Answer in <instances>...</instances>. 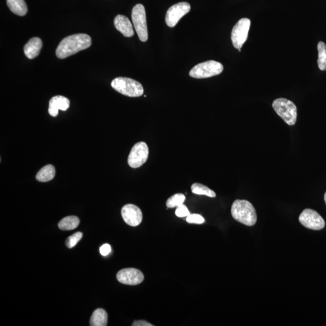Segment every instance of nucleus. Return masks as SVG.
I'll return each instance as SVG.
<instances>
[{
  "instance_id": "1",
  "label": "nucleus",
  "mask_w": 326,
  "mask_h": 326,
  "mask_svg": "<svg viewBox=\"0 0 326 326\" xmlns=\"http://www.w3.org/2000/svg\"><path fill=\"white\" fill-rule=\"evenodd\" d=\"M91 38L90 36L84 33L67 36L60 42L56 51L57 57L59 59H65L80 51L87 49L91 46Z\"/></svg>"
},
{
  "instance_id": "2",
  "label": "nucleus",
  "mask_w": 326,
  "mask_h": 326,
  "mask_svg": "<svg viewBox=\"0 0 326 326\" xmlns=\"http://www.w3.org/2000/svg\"><path fill=\"white\" fill-rule=\"evenodd\" d=\"M231 215L237 222L249 227L256 224L257 214L251 203L246 200H236L231 206Z\"/></svg>"
},
{
  "instance_id": "3",
  "label": "nucleus",
  "mask_w": 326,
  "mask_h": 326,
  "mask_svg": "<svg viewBox=\"0 0 326 326\" xmlns=\"http://www.w3.org/2000/svg\"><path fill=\"white\" fill-rule=\"evenodd\" d=\"M111 87L117 92L128 97H140L144 93V88L140 83L135 80L123 77L113 80Z\"/></svg>"
},
{
  "instance_id": "4",
  "label": "nucleus",
  "mask_w": 326,
  "mask_h": 326,
  "mask_svg": "<svg viewBox=\"0 0 326 326\" xmlns=\"http://www.w3.org/2000/svg\"><path fill=\"white\" fill-rule=\"evenodd\" d=\"M273 108L284 121L288 125L296 124L297 117V107L290 100L279 98L273 102Z\"/></svg>"
},
{
  "instance_id": "5",
  "label": "nucleus",
  "mask_w": 326,
  "mask_h": 326,
  "mask_svg": "<svg viewBox=\"0 0 326 326\" xmlns=\"http://www.w3.org/2000/svg\"><path fill=\"white\" fill-rule=\"evenodd\" d=\"M224 70L221 63L215 61H208L195 65L190 71L191 78L205 79L219 75Z\"/></svg>"
},
{
  "instance_id": "6",
  "label": "nucleus",
  "mask_w": 326,
  "mask_h": 326,
  "mask_svg": "<svg viewBox=\"0 0 326 326\" xmlns=\"http://www.w3.org/2000/svg\"><path fill=\"white\" fill-rule=\"evenodd\" d=\"M133 23L137 35L142 42L147 41L148 33L146 18V12L144 5L137 4L133 8L131 14Z\"/></svg>"
},
{
  "instance_id": "7",
  "label": "nucleus",
  "mask_w": 326,
  "mask_h": 326,
  "mask_svg": "<svg viewBox=\"0 0 326 326\" xmlns=\"http://www.w3.org/2000/svg\"><path fill=\"white\" fill-rule=\"evenodd\" d=\"M251 26V21L248 18L240 19L234 25L231 32V41L234 48L241 51V48L248 38L249 30Z\"/></svg>"
},
{
  "instance_id": "8",
  "label": "nucleus",
  "mask_w": 326,
  "mask_h": 326,
  "mask_svg": "<svg viewBox=\"0 0 326 326\" xmlns=\"http://www.w3.org/2000/svg\"><path fill=\"white\" fill-rule=\"evenodd\" d=\"M148 156L149 149L147 144L144 142L137 143L129 154L128 165L133 168L141 167L147 162Z\"/></svg>"
},
{
  "instance_id": "9",
  "label": "nucleus",
  "mask_w": 326,
  "mask_h": 326,
  "mask_svg": "<svg viewBox=\"0 0 326 326\" xmlns=\"http://www.w3.org/2000/svg\"><path fill=\"white\" fill-rule=\"evenodd\" d=\"M299 222L305 227L313 230H320L325 227V222L322 217L313 210L305 209L299 217Z\"/></svg>"
},
{
  "instance_id": "10",
  "label": "nucleus",
  "mask_w": 326,
  "mask_h": 326,
  "mask_svg": "<svg viewBox=\"0 0 326 326\" xmlns=\"http://www.w3.org/2000/svg\"><path fill=\"white\" fill-rule=\"evenodd\" d=\"M190 10L191 6L188 2H179L171 6L165 16V22L168 26L171 28L175 27L182 17L189 13Z\"/></svg>"
},
{
  "instance_id": "11",
  "label": "nucleus",
  "mask_w": 326,
  "mask_h": 326,
  "mask_svg": "<svg viewBox=\"0 0 326 326\" xmlns=\"http://www.w3.org/2000/svg\"><path fill=\"white\" fill-rule=\"evenodd\" d=\"M117 279L123 284L137 285L144 281V275L136 268H125L117 274Z\"/></svg>"
},
{
  "instance_id": "12",
  "label": "nucleus",
  "mask_w": 326,
  "mask_h": 326,
  "mask_svg": "<svg viewBox=\"0 0 326 326\" xmlns=\"http://www.w3.org/2000/svg\"><path fill=\"white\" fill-rule=\"evenodd\" d=\"M123 219L131 227H137L141 224L143 214L141 210L133 204H127L123 207L121 210Z\"/></svg>"
},
{
  "instance_id": "13",
  "label": "nucleus",
  "mask_w": 326,
  "mask_h": 326,
  "mask_svg": "<svg viewBox=\"0 0 326 326\" xmlns=\"http://www.w3.org/2000/svg\"><path fill=\"white\" fill-rule=\"evenodd\" d=\"M70 102L67 97L56 96L50 99L48 113L52 117L58 115L59 110L67 111L70 107Z\"/></svg>"
},
{
  "instance_id": "14",
  "label": "nucleus",
  "mask_w": 326,
  "mask_h": 326,
  "mask_svg": "<svg viewBox=\"0 0 326 326\" xmlns=\"http://www.w3.org/2000/svg\"><path fill=\"white\" fill-rule=\"evenodd\" d=\"M114 24L116 29L127 38H130L134 35L133 25L127 17L117 15L114 19Z\"/></svg>"
},
{
  "instance_id": "15",
  "label": "nucleus",
  "mask_w": 326,
  "mask_h": 326,
  "mask_svg": "<svg viewBox=\"0 0 326 326\" xmlns=\"http://www.w3.org/2000/svg\"><path fill=\"white\" fill-rule=\"evenodd\" d=\"M42 47L41 39L37 38H31L24 48L25 56L29 59H33L38 56Z\"/></svg>"
},
{
  "instance_id": "16",
  "label": "nucleus",
  "mask_w": 326,
  "mask_h": 326,
  "mask_svg": "<svg viewBox=\"0 0 326 326\" xmlns=\"http://www.w3.org/2000/svg\"><path fill=\"white\" fill-rule=\"evenodd\" d=\"M108 323V314L103 309H97L91 317L90 325L91 326H106Z\"/></svg>"
},
{
  "instance_id": "17",
  "label": "nucleus",
  "mask_w": 326,
  "mask_h": 326,
  "mask_svg": "<svg viewBox=\"0 0 326 326\" xmlns=\"http://www.w3.org/2000/svg\"><path fill=\"white\" fill-rule=\"evenodd\" d=\"M7 4L13 13L24 16L27 13V6L24 0H7Z\"/></svg>"
},
{
  "instance_id": "18",
  "label": "nucleus",
  "mask_w": 326,
  "mask_h": 326,
  "mask_svg": "<svg viewBox=\"0 0 326 326\" xmlns=\"http://www.w3.org/2000/svg\"><path fill=\"white\" fill-rule=\"evenodd\" d=\"M55 175V168L52 165H47L38 171L36 178L39 182H46L52 180Z\"/></svg>"
},
{
  "instance_id": "19",
  "label": "nucleus",
  "mask_w": 326,
  "mask_h": 326,
  "mask_svg": "<svg viewBox=\"0 0 326 326\" xmlns=\"http://www.w3.org/2000/svg\"><path fill=\"white\" fill-rule=\"evenodd\" d=\"M80 220L78 217L71 216L64 217L59 222L60 230L70 231L75 229L79 225Z\"/></svg>"
},
{
  "instance_id": "20",
  "label": "nucleus",
  "mask_w": 326,
  "mask_h": 326,
  "mask_svg": "<svg viewBox=\"0 0 326 326\" xmlns=\"http://www.w3.org/2000/svg\"><path fill=\"white\" fill-rule=\"evenodd\" d=\"M191 189L193 193L198 194V195H205L210 197V198H215L216 196V194L214 191L204 185L199 184V183H194L191 186Z\"/></svg>"
},
{
  "instance_id": "21",
  "label": "nucleus",
  "mask_w": 326,
  "mask_h": 326,
  "mask_svg": "<svg viewBox=\"0 0 326 326\" xmlns=\"http://www.w3.org/2000/svg\"><path fill=\"white\" fill-rule=\"evenodd\" d=\"M318 49L319 59L317 60V64L319 69L322 71L326 70V45L324 42H319L317 45Z\"/></svg>"
},
{
  "instance_id": "22",
  "label": "nucleus",
  "mask_w": 326,
  "mask_h": 326,
  "mask_svg": "<svg viewBox=\"0 0 326 326\" xmlns=\"http://www.w3.org/2000/svg\"><path fill=\"white\" fill-rule=\"evenodd\" d=\"M185 200V196L181 193L175 194L167 200L166 205L168 208H172L178 207L179 206L184 204Z\"/></svg>"
},
{
  "instance_id": "23",
  "label": "nucleus",
  "mask_w": 326,
  "mask_h": 326,
  "mask_svg": "<svg viewBox=\"0 0 326 326\" xmlns=\"http://www.w3.org/2000/svg\"><path fill=\"white\" fill-rule=\"evenodd\" d=\"M83 234L81 232H77L68 237L65 242L67 247L69 248H72L75 247L77 244L81 241L82 238Z\"/></svg>"
},
{
  "instance_id": "24",
  "label": "nucleus",
  "mask_w": 326,
  "mask_h": 326,
  "mask_svg": "<svg viewBox=\"0 0 326 326\" xmlns=\"http://www.w3.org/2000/svg\"><path fill=\"white\" fill-rule=\"evenodd\" d=\"M186 221L189 224H202L205 222L204 217L198 214H190L187 217Z\"/></svg>"
},
{
  "instance_id": "25",
  "label": "nucleus",
  "mask_w": 326,
  "mask_h": 326,
  "mask_svg": "<svg viewBox=\"0 0 326 326\" xmlns=\"http://www.w3.org/2000/svg\"><path fill=\"white\" fill-rule=\"evenodd\" d=\"M175 214L179 217H185L189 216L190 213L187 206L183 204L177 207Z\"/></svg>"
},
{
  "instance_id": "26",
  "label": "nucleus",
  "mask_w": 326,
  "mask_h": 326,
  "mask_svg": "<svg viewBox=\"0 0 326 326\" xmlns=\"http://www.w3.org/2000/svg\"><path fill=\"white\" fill-rule=\"evenodd\" d=\"M99 251L102 256H107L111 252V246L108 244L103 245L102 247L100 248Z\"/></svg>"
},
{
  "instance_id": "27",
  "label": "nucleus",
  "mask_w": 326,
  "mask_h": 326,
  "mask_svg": "<svg viewBox=\"0 0 326 326\" xmlns=\"http://www.w3.org/2000/svg\"><path fill=\"white\" fill-rule=\"evenodd\" d=\"M133 326H153L154 325L151 324L145 320H136L134 321L132 324Z\"/></svg>"
},
{
  "instance_id": "28",
  "label": "nucleus",
  "mask_w": 326,
  "mask_h": 326,
  "mask_svg": "<svg viewBox=\"0 0 326 326\" xmlns=\"http://www.w3.org/2000/svg\"><path fill=\"white\" fill-rule=\"evenodd\" d=\"M324 199H325V204L326 205V193H325V195H324Z\"/></svg>"
}]
</instances>
